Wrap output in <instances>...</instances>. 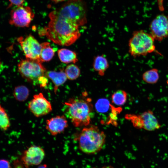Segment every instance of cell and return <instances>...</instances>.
I'll use <instances>...</instances> for the list:
<instances>
[{
    "label": "cell",
    "mask_w": 168,
    "mask_h": 168,
    "mask_svg": "<svg viewBox=\"0 0 168 168\" xmlns=\"http://www.w3.org/2000/svg\"><path fill=\"white\" fill-rule=\"evenodd\" d=\"M46 75L53 82L54 85V92L55 94L58 87L64 83L67 78L65 72L62 71L59 72L52 71L46 72Z\"/></svg>",
    "instance_id": "obj_13"
},
{
    "label": "cell",
    "mask_w": 168,
    "mask_h": 168,
    "mask_svg": "<svg viewBox=\"0 0 168 168\" xmlns=\"http://www.w3.org/2000/svg\"><path fill=\"white\" fill-rule=\"evenodd\" d=\"M0 168H11L9 162L5 159L0 160Z\"/></svg>",
    "instance_id": "obj_24"
},
{
    "label": "cell",
    "mask_w": 168,
    "mask_h": 168,
    "mask_svg": "<svg viewBox=\"0 0 168 168\" xmlns=\"http://www.w3.org/2000/svg\"><path fill=\"white\" fill-rule=\"evenodd\" d=\"M9 117L5 110L0 104V129L7 131L10 126Z\"/></svg>",
    "instance_id": "obj_20"
},
{
    "label": "cell",
    "mask_w": 168,
    "mask_h": 168,
    "mask_svg": "<svg viewBox=\"0 0 168 168\" xmlns=\"http://www.w3.org/2000/svg\"><path fill=\"white\" fill-rule=\"evenodd\" d=\"M17 40L26 58L39 61L42 63L40 59L41 44L33 35H29L24 39L21 37H19Z\"/></svg>",
    "instance_id": "obj_8"
},
{
    "label": "cell",
    "mask_w": 168,
    "mask_h": 168,
    "mask_svg": "<svg viewBox=\"0 0 168 168\" xmlns=\"http://www.w3.org/2000/svg\"><path fill=\"white\" fill-rule=\"evenodd\" d=\"M64 105L65 115L75 127L86 126L90 124L94 114L91 99L71 98Z\"/></svg>",
    "instance_id": "obj_2"
},
{
    "label": "cell",
    "mask_w": 168,
    "mask_h": 168,
    "mask_svg": "<svg viewBox=\"0 0 168 168\" xmlns=\"http://www.w3.org/2000/svg\"><path fill=\"white\" fill-rule=\"evenodd\" d=\"M125 118L130 120L133 127L137 128L153 131L161 128V125L158 119L153 112L150 110H148L138 115L127 114Z\"/></svg>",
    "instance_id": "obj_6"
},
{
    "label": "cell",
    "mask_w": 168,
    "mask_h": 168,
    "mask_svg": "<svg viewBox=\"0 0 168 168\" xmlns=\"http://www.w3.org/2000/svg\"><path fill=\"white\" fill-rule=\"evenodd\" d=\"M68 126V121L63 115L56 116L46 121V128L53 136L60 133Z\"/></svg>",
    "instance_id": "obj_12"
},
{
    "label": "cell",
    "mask_w": 168,
    "mask_h": 168,
    "mask_svg": "<svg viewBox=\"0 0 168 168\" xmlns=\"http://www.w3.org/2000/svg\"><path fill=\"white\" fill-rule=\"evenodd\" d=\"M67 78L70 80H74L79 76L80 70L76 65L72 64L68 65L65 70Z\"/></svg>",
    "instance_id": "obj_21"
},
{
    "label": "cell",
    "mask_w": 168,
    "mask_h": 168,
    "mask_svg": "<svg viewBox=\"0 0 168 168\" xmlns=\"http://www.w3.org/2000/svg\"><path fill=\"white\" fill-rule=\"evenodd\" d=\"M142 79L145 82L153 84L157 83L159 78L158 69L153 68L147 70L142 75Z\"/></svg>",
    "instance_id": "obj_18"
},
{
    "label": "cell",
    "mask_w": 168,
    "mask_h": 168,
    "mask_svg": "<svg viewBox=\"0 0 168 168\" xmlns=\"http://www.w3.org/2000/svg\"><path fill=\"white\" fill-rule=\"evenodd\" d=\"M29 89L26 86L19 85L14 88L13 95L16 100L23 102L27 99L29 95Z\"/></svg>",
    "instance_id": "obj_17"
},
{
    "label": "cell",
    "mask_w": 168,
    "mask_h": 168,
    "mask_svg": "<svg viewBox=\"0 0 168 168\" xmlns=\"http://www.w3.org/2000/svg\"><path fill=\"white\" fill-rule=\"evenodd\" d=\"M1 66H2V63L0 59V68L1 67Z\"/></svg>",
    "instance_id": "obj_30"
},
{
    "label": "cell",
    "mask_w": 168,
    "mask_h": 168,
    "mask_svg": "<svg viewBox=\"0 0 168 168\" xmlns=\"http://www.w3.org/2000/svg\"><path fill=\"white\" fill-rule=\"evenodd\" d=\"M96 105V110L100 112L107 111L110 105L108 100L103 99L99 100Z\"/></svg>",
    "instance_id": "obj_22"
},
{
    "label": "cell",
    "mask_w": 168,
    "mask_h": 168,
    "mask_svg": "<svg viewBox=\"0 0 168 168\" xmlns=\"http://www.w3.org/2000/svg\"><path fill=\"white\" fill-rule=\"evenodd\" d=\"M14 168H25L21 160H14L13 162Z\"/></svg>",
    "instance_id": "obj_25"
},
{
    "label": "cell",
    "mask_w": 168,
    "mask_h": 168,
    "mask_svg": "<svg viewBox=\"0 0 168 168\" xmlns=\"http://www.w3.org/2000/svg\"><path fill=\"white\" fill-rule=\"evenodd\" d=\"M166 83H167V85L168 86V79H167V81H166Z\"/></svg>",
    "instance_id": "obj_31"
},
{
    "label": "cell",
    "mask_w": 168,
    "mask_h": 168,
    "mask_svg": "<svg viewBox=\"0 0 168 168\" xmlns=\"http://www.w3.org/2000/svg\"><path fill=\"white\" fill-rule=\"evenodd\" d=\"M10 2L7 8H9L12 7L18 6L22 5L25 0H8Z\"/></svg>",
    "instance_id": "obj_23"
},
{
    "label": "cell",
    "mask_w": 168,
    "mask_h": 168,
    "mask_svg": "<svg viewBox=\"0 0 168 168\" xmlns=\"http://www.w3.org/2000/svg\"><path fill=\"white\" fill-rule=\"evenodd\" d=\"M109 67L106 58L104 55H98L94 58L93 63L94 70L100 76H103Z\"/></svg>",
    "instance_id": "obj_14"
},
{
    "label": "cell",
    "mask_w": 168,
    "mask_h": 168,
    "mask_svg": "<svg viewBox=\"0 0 168 168\" xmlns=\"http://www.w3.org/2000/svg\"><path fill=\"white\" fill-rule=\"evenodd\" d=\"M29 110L37 117L46 115L52 110L50 102L40 93L33 96L28 105Z\"/></svg>",
    "instance_id": "obj_10"
},
{
    "label": "cell",
    "mask_w": 168,
    "mask_h": 168,
    "mask_svg": "<svg viewBox=\"0 0 168 168\" xmlns=\"http://www.w3.org/2000/svg\"><path fill=\"white\" fill-rule=\"evenodd\" d=\"M41 48L40 53V59L42 62L50 60L54 55L55 51L51 48L50 43L44 42L41 44Z\"/></svg>",
    "instance_id": "obj_16"
},
{
    "label": "cell",
    "mask_w": 168,
    "mask_h": 168,
    "mask_svg": "<svg viewBox=\"0 0 168 168\" xmlns=\"http://www.w3.org/2000/svg\"><path fill=\"white\" fill-rule=\"evenodd\" d=\"M150 34L155 40L162 41L168 37V16L164 14L157 15L149 25Z\"/></svg>",
    "instance_id": "obj_9"
},
{
    "label": "cell",
    "mask_w": 168,
    "mask_h": 168,
    "mask_svg": "<svg viewBox=\"0 0 168 168\" xmlns=\"http://www.w3.org/2000/svg\"><path fill=\"white\" fill-rule=\"evenodd\" d=\"M106 135L104 132L95 125L85 127L77 138L79 147L83 152L93 154L99 152L104 145Z\"/></svg>",
    "instance_id": "obj_3"
},
{
    "label": "cell",
    "mask_w": 168,
    "mask_h": 168,
    "mask_svg": "<svg viewBox=\"0 0 168 168\" xmlns=\"http://www.w3.org/2000/svg\"><path fill=\"white\" fill-rule=\"evenodd\" d=\"M34 17V13L29 6H16L11 11L9 23L16 27H28Z\"/></svg>",
    "instance_id": "obj_7"
},
{
    "label": "cell",
    "mask_w": 168,
    "mask_h": 168,
    "mask_svg": "<svg viewBox=\"0 0 168 168\" xmlns=\"http://www.w3.org/2000/svg\"><path fill=\"white\" fill-rule=\"evenodd\" d=\"M127 94L124 91L119 90L114 92L111 96L112 102L115 105L121 106L126 102Z\"/></svg>",
    "instance_id": "obj_19"
},
{
    "label": "cell",
    "mask_w": 168,
    "mask_h": 168,
    "mask_svg": "<svg viewBox=\"0 0 168 168\" xmlns=\"http://www.w3.org/2000/svg\"><path fill=\"white\" fill-rule=\"evenodd\" d=\"M51 0L54 2L57 3V2H63V1H64L65 0Z\"/></svg>",
    "instance_id": "obj_28"
},
{
    "label": "cell",
    "mask_w": 168,
    "mask_h": 168,
    "mask_svg": "<svg viewBox=\"0 0 168 168\" xmlns=\"http://www.w3.org/2000/svg\"><path fill=\"white\" fill-rule=\"evenodd\" d=\"M58 55L61 62L65 63H75L78 61L77 54L66 49H61L58 51Z\"/></svg>",
    "instance_id": "obj_15"
},
{
    "label": "cell",
    "mask_w": 168,
    "mask_h": 168,
    "mask_svg": "<svg viewBox=\"0 0 168 168\" xmlns=\"http://www.w3.org/2000/svg\"><path fill=\"white\" fill-rule=\"evenodd\" d=\"M18 70L21 76L34 85H42L46 80V69L42 62L26 58L18 64Z\"/></svg>",
    "instance_id": "obj_5"
},
{
    "label": "cell",
    "mask_w": 168,
    "mask_h": 168,
    "mask_svg": "<svg viewBox=\"0 0 168 168\" xmlns=\"http://www.w3.org/2000/svg\"><path fill=\"white\" fill-rule=\"evenodd\" d=\"M87 11L84 0H68L49 13L48 26L40 35L59 45L72 44L80 36L79 27L87 22Z\"/></svg>",
    "instance_id": "obj_1"
},
{
    "label": "cell",
    "mask_w": 168,
    "mask_h": 168,
    "mask_svg": "<svg viewBox=\"0 0 168 168\" xmlns=\"http://www.w3.org/2000/svg\"><path fill=\"white\" fill-rule=\"evenodd\" d=\"M38 168H47V167H46V165H43L40 166Z\"/></svg>",
    "instance_id": "obj_29"
},
{
    "label": "cell",
    "mask_w": 168,
    "mask_h": 168,
    "mask_svg": "<svg viewBox=\"0 0 168 168\" xmlns=\"http://www.w3.org/2000/svg\"><path fill=\"white\" fill-rule=\"evenodd\" d=\"M92 168H114V167L111 166H103L101 167H93Z\"/></svg>",
    "instance_id": "obj_27"
},
{
    "label": "cell",
    "mask_w": 168,
    "mask_h": 168,
    "mask_svg": "<svg viewBox=\"0 0 168 168\" xmlns=\"http://www.w3.org/2000/svg\"><path fill=\"white\" fill-rule=\"evenodd\" d=\"M156 1L159 10L161 12H163L165 10L164 6V0H156Z\"/></svg>",
    "instance_id": "obj_26"
},
{
    "label": "cell",
    "mask_w": 168,
    "mask_h": 168,
    "mask_svg": "<svg viewBox=\"0 0 168 168\" xmlns=\"http://www.w3.org/2000/svg\"><path fill=\"white\" fill-rule=\"evenodd\" d=\"M155 40L150 33L142 30L135 31L128 41L129 52L133 57L145 56L155 50Z\"/></svg>",
    "instance_id": "obj_4"
},
{
    "label": "cell",
    "mask_w": 168,
    "mask_h": 168,
    "mask_svg": "<svg viewBox=\"0 0 168 168\" xmlns=\"http://www.w3.org/2000/svg\"><path fill=\"white\" fill-rule=\"evenodd\" d=\"M45 156V152L41 147L32 145L25 150L21 156V161L25 168L40 165Z\"/></svg>",
    "instance_id": "obj_11"
}]
</instances>
